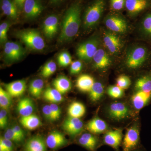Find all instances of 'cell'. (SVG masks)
I'll return each instance as SVG.
<instances>
[{"label": "cell", "mask_w": 151, "mask_h": 151, "mask_svg": "<svg viewBox=\"0 0 151 151\" xmlns=\"http://www.w3.org/2000/svg\"><path fill=\"white\" fill-rule=\"evenodd\" d=\"M123 134L121 129L110 130L103 136V142L113 148L116 151H119V147L123 142Z\"/></svg>", "instance_id": "obj_12"}, {"label": "cell", "mask_w": 151, "mask_h": 151, "mask_svg": "<svg viewBox=\"0 0 151 151\" xmlns=\"http://www.w3.org/2000/svg\"><path fill=\"white\" fill-rule=\"evenodd\" d=\"M42 111L44 116L48 121L50 122L56 121L50 105H45L42 108Z\"/></svg>", "instance_id": "obj_43"}, {"label": "cell", "mask_w": 151, "mask_h": 151, "mask_svg": "<svg viewBox=\"0 0 151 151\" xmlns=\"http://www.w3.org/2000/svg\"><path fill=\"white\" fill-rule=\"evenodd\" d=\"M12 129L19 137L24 140L25 138L24 132L22 129L18 125H14L12 128Z\"/></svg>", "instance_id": "obj_48"}, {"label": "cell", "mask_w": 151, "mask_h": 151, "mask_svg": "<svg viewBox=\"0 0 151 151\" xmlns=\"http://www.w3.org/2000/svg\"><path fill=\"white\" fill-rule=\"evenodd\" d=\"M136 91L151 92V73H148L138 78L135 82Z\"/></svg>", "instance_id": "obj_28"}, {"label": "cell", "mask_w": 151, "mask_h": 151, "mask_svg": "<svg viewBox=\"0 0 151 151\" xmlns=\"http://www.w3.org/2000/svg\"><path fill=\"white\" fill-rule=\"evenodd\" d=\"M20 122L24 128L30 130L35 129L42 124L40 118L33 114L29 116H22Z\"/></svg>", "instance_id": "obj_25"}, {"label": "cell", "mask_w": 151, "mask_h": 151, "mask_svg": "<svg viewBox=\"0 0 151 151\" xmlns=\"http://www.w3.org/2000/svg\"><path fill=\"white\" fill-rule=\"evenodd\" d=\"M4 46L11 49L15 54L19 60L21 59L25 53L24 48L20 44L14 42H6Z\"/></svg>", "instance_id": "obj_34"}, {"label": "cell", "mask_w": 151, "mask_h": 151, "mask_svg": "<svg viewBox=\"0 0 151 151\" xmlns=\"http://www.w3.org/2000/svg\"><path fill=\"white\" fill-rule=\"evenodd\" d=\"M116 85L122 89H127L131 84V79L129 76L126 75H121L117 78Z\"/></svg>", "instance_id": "obj_39"}, {"label": "cell", "mask_w": 151, "mask_h": 151, "mask_svg": "<svg viewBox=\"0 0 151 151\" xmlns=\"http://www.w3.org/2000/svg\"><path fill=\"white\" fill-rule=\"evenodd\" d=\"M103 42L105 47L113 55L119 54L123 47V42L121 38L117 34L110 31L104 32Z\"/></svg>", "instance_id": "obj_9"}, {"label": "cell", "mask_w": 151, "mask_h": 151, "mask_svg": "<svg viewBox=\"0 0 151 151\" xmlns=\"http://www.w3.org/2000/svg\"><path fill=\"white\" fill-rule=\"evenodd\" d=\"M43 97L45 100L52 103H60L63 101L62 94L57 89L48 87L43 93Z\"/></svg>", "instance_id": "obj_30"}, {"label": "cell", "mask_w": 151, "mask_h": 151, "mask_svg": "<svg viewBox=\"0 0 151 151\" xmlns=\"http://www.w3.org/2000/svg\"><path fill=\"white\" fill-rule=\"evenodd\" d=\"M45 139L40 135L33 136L26 142L24 151H47Z\"/></svg>", "instance_id": "obj_16"}, {"label": "cell", "mask_w": 151, "mask_h": 151, "mask_svg": "<svg viewBox=\"0 0 151 151\" xmlns=\"http://www.w3.org/2000/svg\"><path fill=\"white\" fill-rule=\"evenodd\" d=\"M151 98V92L136 91L132 97V102L134 108L140 110L149 103Z\"/></svg>", "instance_id": "obj_20"}, {"label": "cell", "mask_w": 151, "mask_h": 151, "mask_svg": "<svg viewBox=\"0 0 151 151\" xmlns=\"http://www.w3.org/2000/svg\"><path fill=\"white\" fill-rule=\"evenodd\" d=\"M131 110L125 103L121 102L112 103L108 107V116L113 120L120 121L128 118L131 115Z\"/></svg>", "instance_id": "obj_10"}, {"label": "cell", "mask_w": 151, "mask_h": 151, "mask_svg": "<svg viewBox=\"0 0 151 151\" xmlns=\"http://www.w3.org/2000/svg\"><path fill=\"white\" fill-rule=\"evenodd\" d=\"M93 60L94 67L97 69H105L111 64V60L109 55L103 48L98 49L94 55Z\"/></svg>", "instance_id": "obj_18"}, {"label": "cell", "mask_w": 151, "mask_h": 151, "mask_svg": "<svg viewBox=\"0 0 151 151\" xmlns=\"http://www.w3.org/2000/svg\"><path fill=\"white\" fill-rule=\"evenodd\" d=\"M86 108L82 103L75 101L71 103L68 107V113L70 117L80 119L86 113Z\"/></svg>", "instance_id": "obj_29"}, {"label": "cell", "mask_w": 151, "mask_h": 151, "mask_svg": "<svg viewBox=\"0 0 151 151\" xmlns=\"http://www.w3.org/2000/svg\"></svg>", "instance_id": "obj_53"}, {"label": "cell", "mask_w": 151, "mask_h": 151, "mask_svg": "<svg viewBox=\"0 0 151 151\" xmlns=\"http://www.w3.org/2000/svg\"><path fill=\"white\" fill-rule=\"evenodd\" d=\"M105 0H95L86 9L83 18L84 28L90 29L97 25L105 11Z\"/></svg>", "instance_id": "obj_3"}, {"label": "cell", "mask_w": 151, "mask_h": 151, "mask_svg": "<svg viewBox=\"0 0 151 151\" xmlns=\"http://www.w3.org/2000/svg\"><path fill=\"white\" fill-rule=\"evenodd\" d=\"M104 93V87L100 82H95L89 92V97L93 102H97L102 98Z\"/></svg>", "instance_id": "obj_31"}, {"label": "cell", "mask_w": 151, "mask_h": 151, "mask_svg": "<svg viewBox=\"0 0 151 151\" xmlns=\"http://www.w3.org/2000/svg\"><path fill=\"white\" fill-rule=\"evenodd\" d=\"M26 1V0H20L18 7H22L23 6L24 4Z\"/></svg>", "instance_id": "obj_49"}, {"label": "cell", "mask_w": 151, "mask_h": 151, "mask_svg": "<svg viewBox=\"0 0 151 151\" xmlns=\"http://www.w3.org/2000/svg\"><path fill=\"white\" fill-rule=\"evenodd\" d=\"M5 87L12 97H19L25 91L26 82L24 80H17L5 84Z\"/></svg>", "instance_id": "obj_19"}, {"label": "cell", "mask_w": 151, "mask_h": 151, "mask_svg": "<svg viewBox=\"0 0 151 151\" xmlns=\"http://www.w3.org/2000/svg\"><path fill=\"white\" fill-rule=\"evenodd\" d=\"M125 8L130 16H137L151 9V0H126Z\"/></svg>", "instance_id": "obj_8"}, {"label": "cell", "mask_w": 151, "mask_h": 151, "mask_svg": "<svg viewBox=\"0 0 151 151\" xmlns=\"http://www.w3.org/2000/svg\"><path fill=\"white\" fill-rule=\"evenodd\" d=\"M20 0H14V2L16 4L17 6H18L19 2Z\"/></svg>", "instance_id": "obj_50"}, {"label": "cell", "mask_w": 151, "mask_h": 151, "mask_svg": "<svg viewBox=\"0 0 151 151\" xmlns=\"http://www.w3.org/2000/svg\"><path fill=\"white\" fill-rule=\"evenodd\" d=\"M58 61L60 65L62 67H66L71 64L72 59L70 54L67 52H61L58 57Z\"/></svg>", "instance_id": "obj_38"}, {"label": "cell", "mask_w": 151, "mask_h": 151, "mask_svg": "<svg viewBox=\"0 0 151 151\" xmlns=\"http://www.w3.org/2000/svg\"><path fill=\"white\" fill-rule=\"evenodd\" d=\"M12 96L6 90L0 88V106L2 109L8 110L12 105Z\"/></svg>", "instance_id": "obj_33"}, {"label": "cell", "mask_w": 151, "mask_h": 151, "mask_svg": "<svg viewBox=\"0 0 151 151\" xmlns=\"http://www.w3.org/2000/svg\"><path fill=\"white\" fill-rule=\"evenodd\" d=\"M14 143L12 141L1 137L0 139V151H14Z\"/></svg>", "instance_id": "obj_41"}, {"label": "cell", "mask_w": 151, "mask_h": 151, "mask_svg": "<svg viewBox=\"0 0 151 151\" xmlns=\"http://www.w3.org/2000/svg\"><path fill=\"white\" fill-rule=\"evenodd\" d=\"M17 6L14 1L11 0H2L1 7L3 13L11 19L17 17Z\"/></svg>", "instance_id": "obj_26"}, {"label": "cell", "mask_w": 151, "mask_h": 151, "mask_svg": "<svg viewBox=\"0 0 151 151\" xmlns=\"http://www.w3.org/2000/svg\"><path fill=\"white\" fill-rule=\"evenodd\" d=\"M107 123L103 119L96 117L89 121L86 124V129L89 132L97 134L103 133L108 129Z\"/></svg>", "instance_id": "obj_21"}, {"label": "cell", "mask_w": 151, "mask_h": 151, "mask_svg": "<svg viewBox=\"0 0 151 151\" xmlns=\"http://www.w3.org/2000/svg\"><path fill=\"white\" fill-rule=\"evenodd\" d=\"M58 19L56 16L51 15L43 22L42 29L45 35L48 39L54 37L58 31Z\"/></svg>", "instance_id": "obj_17"}, {"label": "cell", "mask_w": 151, "mask_h": 151, "mask_svg": "<svg viewBox=\"0 0 151 151\" xmlns=\"http://www.w3.org/2000/svg\"><path fill=\"white\" fill-rule=\"evenodd\" d=\"M100 40L97 37L92 38L81 43L76 49V54L80 59L89 61L93 59L99 49Z\"/></svg>", "instance_id": "obj_5"}, {"label": "cell", "mask_w": 151, "mask_h": 151, "mask_svg": "<svg viewBox=\"0 0 151 151\" xmlns=\"http://www.w3.org/2000/svg\"><path fill=\"white\" fill-rule=\"evenodd\" d=\"M43 81L40 78L33 80L29 86V92L33 97L39 98L42 93L44 88Z\"/></svg>", "instance_id": "obj_32"}, {"label": "cell", "mask_w": 151, "mask_h": 151, "mask_svg": "<svg viewBox=\"0 0 151 151\" xmlns=\"http://www.w3.org/2000/svg\"><path fill=\"white\" fill-rule=\"evenodd\" d=\"M4 138L12 141L14 143L20 144L24 142L23 140L19 137L13 131L12 128L6 130L4 135Z\"/></svg>", "instance_id": "obj_37"}, {"label": "cell", "mask_w": 151, "mask_h": 151, "mask_svg": "<svg viewBox=\"0 0 151 151\" xmlns=\"http://www.w3.org/2000/svg\"><path fill=\"white\" fill-rule=\"evenodd\" d=\"M77 142L89 151H96L100 145L99 138L90 132L81 134L78 138Z\"/></svg>", "instance_id": "obj_15"}, {"label": "cell", "mask_w": 151, "mask_h": 151, "mask_svg": "<svg viewBox=\"0 0 151 151\" xmlns=\"http://www.w3.org/2000/svg\"><path fill=\"white\" fill-rule=\"evenodd\" d=\"M140 31L143 37L151 42V9L146 12L142 18Z\"/></svg>", "instance_id": "obj_22"}, {"label": "cell", "mask_w": 151, "mask_h": 151, "mask_svg": "<svg viewBox=\"0 0 151 151\" xmlns=\"http://www.w3.org/2000/svg\"><path fill=\"white\" fill-rule=\"evenodd\" d=\"M94 78L88 74L80 76L76 81V87L82 92H89L94 83Z\"/></svg>", "instance_id": "obj_23"}, {"label": "cell", "mask_w": 151, "mask_h": 151, "mask_svg": "<svg viewBox=\"0 0 151 151\" xmlns=\"http://www.w3.org/2000/svg\"><path fill=\"white\" fill-rule=\"evenodd\" d=\"M4 55L6 59L8 61L14 62L19 60L17 57L11 49L4 46Z\"/></svg>", "instance_id": "obj_44"}, {"label": "cell", "mask_w": 151, "mask_h": 151, "mask_svg": "<svg viewBox=\"0 0 151 151\" xmlns=\"http://www.w3.org/2000/svg\"><path fill=\"white\" fill-rule=\"evenodd\" d=\"M84 127L83 122L80 119L69 117L62 125V128L68 134L74 138L80 134Z\"/></svg>", "instance_id": "obj_13"}, {"label": "cell", "mask_w": 151, "mask_h": 151, "mask_svg": "<svg viewBox=\"0 0 151 151\" xmlns=\"http://www.w3.org/2000/svg\"><path fill=\"white\" fill-rule=\"evenodd\" d=\"M151 60V47L145 45L135 46L127 51L125 64L130 69L142 67Z\"/></svg>", "instance_id": "obj_2"}, {"label": "cell", "mask_w": 151, "mask_h": 151, "mask_svg": "<svg viewBox=\"0 0 151 151\" xmlns=\"http://www.w3.org/2000/svg\"><path fill=\"white\" fill-rule=\"evenodd\" d=\"M8 122L7 110L2 109L0 111V127L4 129L6 127Z\"/></svg>", "instance_id": "obj_46"}, {"label": "cell", "mask_w": 151, "mask_h": 151, "mask_svg": "<svg viewBox=\"0 0 151 151\" xmlns=\"http://www.w3.org/2000/svg\"><path fill=\"white\" fill-rule=\"evenodd\" d=\"M52 2H56L60 0H52Z\"/></svg>", "instance_id": "obj_52"}, {"label": "cell", "mask_w": 151, "mask_h": 151, "mask_svg": "<svg viewBox=\"0 0 151 151\" xmlns=\"http://www.w3.org/2000/svg\"><path fill=\"white\" fill-rule=\"evenodd\" d=\"M81 6L78 4H74L67 10L62 23L60 42L69 41L76 35L81 24Z\"/></svg>", "instance_id": "obj_1"}, {"label": "cell", "mask_w": 151, "mask_h": 151, "mask_svg": "<svg viewBox=\"0 0 151 151\" xmlns=\"http://www.w3.org/2000/svg\"><path fill=\"white\" fill-rule=\"evenodd\" d=\"M56 69V63L53 60H50L42 68L41 74L44 78H47L53 74Z\"/></svg>", "instance_id": "obj_35"}, {"label": "cell", "mask_w": 151, "mask_h": 151, "mask_svg": "<svg viewBox=\"0 0 151 151\" xmlns=\"http://www.w3.org/2000/svg\"><path fill=\"white\" fill-rule=\"evenodd\" d=\"M82 68V63L80 60H76L71 63L70 71L71 74H76L80 73Z\"/></svg>", "instance_id": "obj_45"}, {"label": "cell", "mask_w": 151, "mask_h": 151, "mask_svg": "<svg viewBox=\"0 0 151 151\" xmlns=\"http://www.w3.org/2000/svg\"><path fill=\"white\" fill-rule=\"evenodd\" d=\"M9 22H5L0 25V41L1 43L6 42L7 40L8 31L10 27Z\"/></svg>", "instance_id": "obj_40"}, {"label": "cell", "mask_w": 151, "mask_h": 151, "mask_svg": "<svg viewBox=\"0 0 151 151\" xmlns=\"http://www.w3.org/2000/svg\"><path fill=\"white\" fill-rule=\"evenodd\" d=\"M50 106L54 114L55 120L57 121L60 118V115H61V112L60 108L56 104V103H52L51 105H50Z\"/></svg>", "instance_id": "obj_47"}, {"label": "cell", "mask_w": 151, "mask_h": 151, "mask_svg": "<svg viewBox=\"0 0 151 151\" xmlns=\"http://www.w3.org/2000/svg\"><path fill=\"white\" fill-rule=\"evenodd\" d=\"M126 0H110L111 9L113 10L120 11L125 8Z\"/></svg>", "instance_id": "obj_42"}, {"label": "cell", "mask_w": 151, "mask_h": 151, "mask_svg": "<svg viewBox=\"0 0 151 151\" xmlns=\"http://www.w3.org/2000/svg\"><path fill=\"white\" fill-rule=\"evenodd\" d=\"M23 7L25 17L30 19L37 17L43 9L40 0H26Z\"/></svg>", "instance_id": "obj_14"}, {"label": "cell", "mask_w": 151, "mask_h": 151, "mask_svg": "<svg viewBox=\"0 0 151 151\" xmlns=\"http://www.w3.org/2000/svg\"><path fill=\"white\" fill-rule=\"evenodd\" d=\"M16 36L32 50L40 51L45 47V42L37 30L29 29L16 33Z\"/></svg>", "instance_id": "obj_4"}, {"label": "cell", "mask_w": 151, "mask_h": 151, "mask_svg": "<svg viewBox=\"0 0 151 151\" xmlns=\"http://www.w3.org/2000/svg\"><path fill=\"white\" fill-rule=\"evenodd\" d=\"M104 23L109 31L117 34L125 33L129 28L126 19L117 14L108 15L104 19Z\"/></svg>", "instance_id": "obj_6"}, {"label": "cell", "mask_w": 151, "mask_h": 151, "mask_svg": "<svg viewBox=\"0 0 151 151\" xmlns=\"http://www.w3.org/2000/svg\"><path fill=\"white\" fill-rule=\"evenodd\" d=\"M132 151H143L141 150H140V149H139L138 148V149H136V150H133Z\"/></svg>", "instance_id": "obj_51"}, {"label": "cell", "mask_w": 151, "mask_h": 151, "mask_svg": "<svg viewBox=\"0 0 151 151\" xmlns=\"http://www.w3.org/2000/svg\"><path fill=\"white\" fill-rule=\"evenodd\" d=\"M55 88L61 94L69 92L71 88V83L67 77L63 76H58L53 82Z\"/></svg>", "instance_id": "obj_27"}, {"label": "cell", "mask_w": 151, "mask_h": 151, "mask_svg": "<svg viewBox=\"0 0 151 151\" xmlns=\"http://www.w3.org/2000/svg\"><path fill=\"white\" fill-rule=\"evenodd\" d=\"M139 130L136 126L130 127L126 132L122 142V151H132L138 149L140 144Z\"/></svg>", "instance_id": "obj_7"}, {"label": "cell", "mask_w": 151, "mask_h": 151, "mask_svg": "<svg viewBox=\"0 0 151 151\" xmlns=\"http://www.w3.org/2000/svg\"><path fill=\"white\" fill-rule=\"evenodd\" d=\"M34 105L32 100L29 98H24L20 100L17 106V111L22 116H26L32 114Z\"/></svg>", "instance_id": "obj_24"}, {"label": "cell", "mask_w": 151, "mask_h": 151, "mask_svg": "<svg viewBox=\"0 0 151 151\" xmlns=\"http://www.w3.org/2000/svg\"><path fill=\"white\" fill-rule=\"evenodd\" d=\"M107 92L108 95L112 98L119 99L124 95V90L117 85H114L109 86Z\"/></svg>", "instance_id": "obj_36"}, {"label": "cell", "mask_w": 151, "mask_h": 151, "mask_svg": "<svg viewBox=\"0 0 151 151\" xmlns=\"http://www.w3.org/2000/svg\"><path fill=\"white\" fill-rule=\"evenodd\" d=\"M47 146L53 150L68 145L69 142L65 135L58 131H53L48 134L45 139Z\"/></svg>", "instance_id": "obj_11"}]
</instances>
